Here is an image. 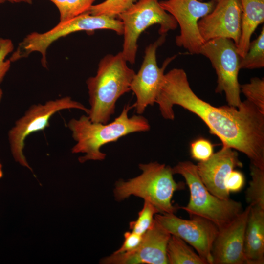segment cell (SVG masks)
<instances>
[{"label":"cell","mask_w":264,"mask_h":264,"mask_svg":"<svg viewBox=\"0 0 264 264\" xmlns=\"http://www.w3.org/2000/svg\"><path fill=\"white\" fill-rule=\"evenodd\" d=\"M133 108V105H125L120 114L109 123L92 122L88 116L84 115L78 119L73 118L69 121L68 127L77 142L71 152L86 154L78 158L80 163L88 160H103L106 154L100 149L104 145L116 142L132 133L150 130L149 121L144 116L139 114L129 117V111Z\"/></svg>","instance_id":"obj_2"},{"label":"cell","mask_w":264,"mask_h":264,"mask_svg":"<svg viewBox=\"0 0 264 264\" xmlns=\"http://www.w3.org/2000/svg\"><path fill=\"white\" fill-rule=\"evenodd\" d=\"M242 163L238 154L229 147H223L207 160L197 165L198 174L206 187L214 195L222 199L230 198V193L224 182L228 174Z\"/></svg>","instance_id":"obj_16"},{"label":"cell","mask_w":264,"mask_h":264,"mask_svg":"<svg viewBox=\"0 0 264 264\" xmlns=\"http://www.w3.org/2000/svg\"><path fill=\"white\" fill-rule=\"evenodd\" d=\"M127 63L121 51L107 54L99 61L96 74L87 80L90 105L88 115L92 122L108 123L118 99L131 90L135 72Z\"/></svg>","instance_id":"obj_3"},{"label":"cell","mask_w":264,"mask_h":264,"mask_svg":"<svg viewBox=\"0 0 264 264\" xmlns=\"http://www.w3.org/2000/svg\"><path fill=\"white\" fill-rule=\"evenodd\" d=\"M8 2L11 3H25L29 4L32 3L33 0H7Z\"/></svg>","instance_id":"obj_30"},{"label":"cell","mask_w":264,"mask_h":264,"mask_svg":"<svg viewBox=\"0 0 264 264\" xmlns=\"http://www.w3.org/2000/svg\"><path fill=\"white\" fill-rule=\"evenodd\" d=\"M2 166L0 161V179L3 176Z\"/></svg>","instance_id":"obj_31"},{"label":"cell","mask_w":264,"mask_h":264,"mask_svg":"<svg viewBox=\"0 0 264 264\" xmlns=\"http://www.w3.org/2000/svg\"><path fill=\"white\" fill-rule=\"evenodd\" d=\"M70 109L82 110L87 114L89 111V109L82 104L72 100L68 96L48 101L44 105L31 106L25 114L16 122L15 126L8 133L11 151L15 160L32 170L23 154L24 140L31 133L49 126V119L56 112Z\"/></svg>","instance_id":"obj_9"},{"label":"cell","mask_w":264,"mask_h":264,"mask_svg":"<svg viewBox=\"0 0 264 264\" xmlns=\"http://www.w3.org/2000/svg\"><path fill=\"white\" fill-rule=\"evenodd\" d=\"M213 10L198 22L205 42L217 38L232 40L237 45L241 32L242 7L240 0H215Z\"/></svg>","instance_id":"obj_13"},{"label":"cell","mask_w":264,"mask_h":264,"mask_svg":"<svg viewBox=\"0 0 264 264\" xmlns=\"http://www.w3.org/2000/svg\"><path fill=\"white\" fill-rule=\"evenodd\" d=\"M143 236L132 231H126L124 234V241L121 246L114 253H124L134 250L141 243Z\"/></svg>","instance_id":"obj_29"},{"label":"cell","mask_w":264,"mask_h":264,"mask_svg":"<svg viewBox=\"0 0 264 264\" xmlns=\"http://www.w3.org/2000/svg\"><path fill=\"white\" fill-rule=\"evenodd\" d=\"M240 91L248 100L264 114V79L258 77L251 79L249 83L240 85Z\"/></svg>","instance_id":"obj_25"},{"label":"cell","mask_w":264,"mask_h":264,"mask_svg":"<svg viewBox=\"0 0 264 264\" xmlns=\"http://www.w3.org/2000/svg\"><path fill=\"white\" fill-rule=\"evenodd\" d=\"M251 180L245 192L248 205L264 210V170L253 164L250 167Z\"/></svg>","instance_id":"obj_20"},{"label":"cell","mask_w":264,"mask_h":264,"mask_svg":"<svg viewBox=\"0 0 264 264\" xmlns=\"http://www.w3.org/2000/svg\"><path fill=\"white\" fill-rule=\"evenodd\" d=\"M155 103L166 119H174L175 105L196 114L223 147L243 153L251 164L264 170V114L248 100L238 107H214L195 93L183 69L175 68L165 74Z\"/></svg>","instance_id":"obj_1"},{"label":"cell","mask_w":264,"mask_h":264,"mask_svg":"<svg viewBox=\"0 0 264 264\" xmlns=\"http://www.w3.org/2000/svg\"><path fill=\"white\" fill-rule=\"evenodd\" d=\"M5 2H8V0H0V5Z\"/></svg>","instance_id":"obj_33"},{"label":"cell","mask_w":264,"mask_h":264,"mask_svg":"<svg viewBox=\"0 0 264 264\" xmlns=\"http://www.w3.org/2000/svg\"><path fill=\"white\" fill-rule=\"evenodd\" d=\"M173 174H179L185 179L190 191L187 205L180 207L190 215L209 220L219 230L224 227L242 211L240 202L229 198L222 199L212 194L202 182L197 165L191 161L180 162L172 168Z\"/></svg>","instance_id":"obj_5"},{"label":"cell","mask_w":264,"mask_h":264,"mask_svg":"<svg viewBox=\"0 0 264 264\" xmlns=\"http://www.w3.org/2000/svg\"><path fill=\"white\" fill-rule=\"evenodd\" d=\"M166 256L168 264H207L185 241L172 235L167 243Z\"/></svg>","instance_id":"obj_19"},{"label":"cell","mask_w":264,"mask_h":264,"mask_svg":"<svg viewBox=\"0 0 264 264\" xmlns=\"http://www.w3.org/2000/svg\"><path fill=\"white\" fill-rule=\"evenodd\" d=\"M264 66V26L257 38L250 42L245 55L241 58L240 68L254 69Z\"/></svg>","instance_id":"obj_21"},{"label":"cell","mask_w":264,"mask_h":264,"mask_svg":"<svg viewBox=\"0 0 264 264\" xmlns=\"http://www.w3.org/2000/svg\"><path fill=\"white\" fill-rule=\"evenodd\" d=\"M200 54L207 58L217 75L215 92H224L228 105L238 107L242 102L238 74L241 57L234 42L217 38L204 43Z\"/></svg>","instance_id":"obj_8"},{"label":"cell","mask_w":264,"mask_h":264,"mask_svg":"<svg viewBox=\"0 0 264 264\" xmlns=\"http://www.w3.org/2000/svg\"><path fill=\"white\" fill-rule=\"evenodd\" d=\"M117 18L123 25L121 52L127 62L131 64L135 62L138 39L143 31L157 24L161 35L175 30L178 26L175 18L161 7L159 0H138Z\"/></svg>","instance_id":"obj_7"},{"label":"cell","mask_w":264,"mask_h":264,"mask_svg":"<svg viewBox=\"0 0 264 264\" xmlns=\"http://www.w3.org/2000/svg\"><path fill=\"white\" fill-rule=\"evenodd\" d=\"M245 183L243 174L240 171L233 169L226 176L224 184L225 188L229 192L235 193L240 191Z\"/></svg>","instance_id":"obj_28"},{"label":"cell","mask_w":264,"mask_h":264,"mask_svg":"<svg viewBox=\"0 0 264 264\" xmlns=\"http://www.w3.org/2000/svg\"><path fill=\"white\" fill-rule=\"evenodd\" d=\"M166 35H161L145 48L143 62L138 71L135 74L131 84L130 89L136 96L133 104L136 112L141 114L146 108L153 106L161 86L164 71L176 56L167 58L161 67L158 66L156 51L165 41Z\"/></svg>","instance_id":"obj_12"},{"label":"cell","mask_w":264,"mask_h":264,"mask_svg":"<svg viewBox=\"0 0 264 264\" xmlns=\"http://www.w3.org/2000/svg\"><path fill=\"white\" fill-rule=\"evenodd\" d=\"M141 174L132 178L117 181L113 189L115 199L121 201L131 196L153 204L161 214L175 213L178 207L173 205L175 192L183 187L176 182L172 168L156 161L139 164Z\"/></svg>","instance_id":"obj_4"},{"label":"cell","mask_w":264,"mask_h":264,"mask_svg":"<svg viewBox=\"0 0 264 264\" xmlns=\"http://www.w3.org/2000/svg\"><path fill=\"white\" fill-rule=\"evenodd\" d=\"M58 9L59 22L67 21L82 14L88 12L97 0H48Z\"/></svg>","instance_id":"obj_22"},{"label":"cell","mask_w":264,"mask_h":264,"mask_svg":"<svg viewBox=\"0 0 264 264\" xmlns=\"http://www.w3.org/2000/svg\"><path fill=\"white\" fill-rule=\"evenodd\" d=\"M199 0L201 1L202 0Z\"/></svg>","instance_id":"obj_35"},{"label":"cell","mask_w":264,"mask_h":264,"mask_svg":"<svg viewBox=\"0 0 264 264\" xmlns=\"http://www.w3.org/2000/svg\"><path fill=\"white\" fill-rule=\"evenodd\" d=\"M157 213H159L158 210L153 204L144 201L142 209L138 212L137 219L130 222V230L143 235L152 227L154 216Z\"/></svg>","instance_id":"obj_24"},{"label":"cell","mask_w":264,"mask_h":264,"mask_svg":"<svg viewBox=\"0 0 264 264\" xmlns=\"http://www.w3.org/2000/svg\"><path fill=\"white\" fill-rule=\"evenodd\" d=\"M110 30L122 35L123 25L118 19L104 15H93L87 12L67 21L59 22L53 28L44 33L34 32L27 35L19 44L9 59L15 62L38 52L42 56L41 63L47 67L46 51L49 46L59 39L81 31L92 32L97 30Z\"/></svg>","instance_id":"obj_6"},{"label":"cell","mask_w":264,"mask_h":264,"mask_svg":"<svg viewBox=\"0 0 264 264\" xmlns=\"http://www.w3.org/2000/svg\"></svg>","instance_id":"obj_34"},{"label":"cell","mask_w":264,"mask_h":264,"mask_svg":"<svg viewBox=\"0 0 264 264\" xmlns=\"http://www.w3.org/2000/svg\"><path fill=\"white\" fill-rule=\"evenodd\" d=\"M183 219L175 213H157L154 219L171 235L178 237L193 247L207 264H213L212 248L218 228L212 222L194 216Z\"/></svg>","instance_id":"obj_11"},{"label":"cell","mask_w":264,"mask_h":264,"mask_svg":"<svg viewBox=\"0 0 264 264\" xmlns=\"http://www.w3.org/2000/svg\"><path fill=\"white\" fill-rule=\"evenodd\" d=\"M251 206L219 230L212 248L213 264H245L244 234Z\"/></svg>","instance_id":"obj_15"},{"label":"cell","mask_w":264,"mask_h":264,"mask_svg":"<svg viewBox=\"0 0 264 264\" xmlns=\"http://www.w3.org/2000/svg\"><path fill=\"white\" fill-rule=\"evenodd\" d=\"M190 154L193 159L199 162L209 159L213 154V145L208 139L199 138L190 144Z\"/></svg>","instance_id":"obj_26"},{"label":"cell","mask_w":264,"mask_h":264,"mask_svg":"<svg viewBox=\"0 0 264 264\" xmlns=\"http://www.w3.org/2000/svg\"><path fill=\"white\" fill-rule=\"evenodd\" d=\"M245 264H264V210L251 206L244 234Z\"/></svg>","instance_id":"obj_17"},{"label":"cell","mask_w":264,"mask_h":264,"mask_svg":"<svg viewBox=\"0 0 264 264\" xmlns=\"http://www.w3.org/2000/svg\"><path fill=\"white\" fill-rule=\"evenodd\" d=\"M242 7L241 32L236 45L241 58L246 54L251 37L257 27L264 22V0H240Z\"/></svg>","instance_id":"obj_18"},{"label":"cell","mask_w":264,"mask_h":264,"mask_svg":"<svg viewBox=\"0 0 264 264\" xmlns=\"http://www.w3.org/2000/svg\"><path fill=\"white\" fill-rule=\"evenodd\" d=\"M171 234L155 219L134 250L115 253L101 259L103 264H168L166 248Z\"/></svg>","instance_id":"obj_14"},{"label":"cell","mask_w":264,"mask_h":264,"mask_svg":"<svg viewBox=\"0 0 264 264\" xmlns=\"http://www.w3.org/2000/svg\"><path fill=\"white\" fill-rule=\"evenodd\" d=\"M14 50L12 41L7 38L0 37V83L10 69L11 61L6 57Z\"/></svg>","instance_id":"obj_27"},{"label":"cell","mask_w":264,"mask_h":264,"mask_svg":"<svg viewBox=\"0 0 264 264\" xmlns=\"http://www.w3.org/2000/svg\"><path fill=\"white\" fill-rule=\"evenodd\" d=\"M138 0H105L97 4H93L89 13L93 15H104L116 18Z\"/></svg>","instance_id":"obj_23"},{"label":"cell","mask_w":264,"mask_h":264,"mask_svg":"<svg viewBox=\"0 0 264 264\" xmlns=\"http://www.w3.org/2000/svg\"><path fill=\"white\" fill-rule=\"evenodd\" d=\"M2 94H3V92L1 88L0 87V102L1 101L2 97Z\"/></svg>","instance_id":"obj_32"},{"label":"cell","mask_w":264,"mask_h":264,"mask_svg":"<svg viewBox=\"0 0 264 264\" xmlns=\"http://www.w3.org/2000/svg\"><path fill=\"white\" fill-rule=\"evenodd\" d=\"M159 3L175 18L180 27V34L175 39L176 45L184 48L191 54H200L205 42L199 33L198 22L213 10L215 0H160Z\"/></svg>","instance_id":"obj_10"}]
</instances>
